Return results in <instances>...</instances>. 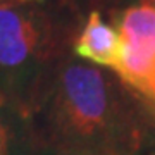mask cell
Masks as SVG:
<instances>
[{"instance_id":"1","label":"cell","mask_w":155,"mask_h":155,"mask_svg":"<svg viewBox=\"0 0 155 155\" xmlns=\"http://www.w3.org/2000/svg\"><path fill=\"white\" fill-rule=\"evenodd\" d=\"M31 122L43 148L155 155V114L107 69L69 55Z\"/></svg>"},{"instance_id":"2","label":"cell","mask_w":155,"mask_h":155,"mask_svg":"<svg viewBox=\"0 0 155 155\" xmlns=\"http://www.w3.org/2000/svg\"><path fill=\"white\" fill-rule=\"evenodd\" d=\"M79 17L43 2L0 4V93L31 119L62 62L71 55Z\"/></svg>"},{"instance_id":"3","label":"cell","mask_w":155,"mask_h":155,"mask_svg":"<svg viewBox=\"0 0 155 155\" xmlns=\"http://www.w3.org/2000/svg\"><path fill=\"white\" fill-rule=\"evenodd\" d=\"M121 47L116 76L155 114V5L136 0L112 16Z\"/></svg>"},{"instance_id":"4","label":"cell","mask_w":155,"mask_h":155,"mask_svg":"<svg viewBox=\"0 0 155 155\" xmlns=\"http://www.w3.org/2000/svg\"><path fill=\"white\" fill-rule=\"evenodd\" d=\"M119 31L100 9H90L71 45V55L98 67L114 69L119 57Z\"/></svg>"},{"instance_id":"5","label":"cell","mask_w":155,"mask_h":155,"mask_svg":"<svg viewBox=\"0 0 155 155\" xmlns=\"http://www.w3.org/2000/svg\"><path fill=\"white\" fill-rule=\"evenodd\" d=\"M0 155H43L31 119L9 105L0 107Z\"/></svg>"},{"instance_id":"6","label":"cell","mask_w":155,"mask_h":155,"mask_svg":"<svg viewBox=\"0 0 155 155\" xmlns=\"http://www.w3.org/2000/svg\"><path fill=\"white\" fill-rule=\"evenodd\" d=\"M43 155H90V153H78V152H62V150L43 148Z\"/></svg>"},{"instance_id":"7","label":"cell","mask_w":155,"mask_h":155,"mask_svg":"<svg viewBox=\"0 0 155 155\" xmlns=\"http://www.w3.org/2000/svg\"><path fill=\"white\" fill-rule=\"evenodd\" d=\"M4 2H43V0H0V4Z\"/></svg>"},{"instance_id":"8","label":"cell","mask_w":155,"mask_h":155,"mask_svg":"<svg viewBox=\"0 0 155 155\" xmlns=\"http://www.w3.org/2000/svg\"><path fill=\"white\" fill-rule=\"evenodd\" d=\"M5 105V102H4V97H2V93H0V107Z\"/></svg>"},{"instance_id":"9","label":"cell","mask_w":155,"mask_h":155,"mask_svg":"<svg viewBox=\"0 0 155 155\" xmlns=\"http://www.w3.org/2000/svg\"><path fill=\"white\" fill-rule=\"evenodd\" d=\"M152 2H153V5H155V0H152Z\"/></svg>"}]
</instances>
